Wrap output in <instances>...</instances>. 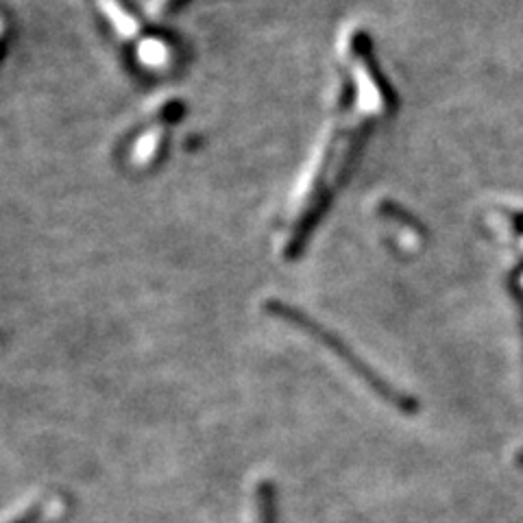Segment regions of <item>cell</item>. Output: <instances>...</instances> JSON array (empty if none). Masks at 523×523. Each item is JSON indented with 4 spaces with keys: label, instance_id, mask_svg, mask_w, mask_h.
I'll return each instance as SVG.
<instances>
[{
    "label": "cell",
    "instance_id": "obj_1",
    "mask_svg": "<svg viewBox=\"0 0 523 523\" xmlns=\"http://www.w3.org/2000/svg\"><path fill=\"white\" fill-rule=\"evenodd\" d=\"M273 310H275L277 314L286 316V319H290V321H293L295 325L299 323V325L303 327V330H308L310 334H314L316 338H319L321 343H323V345H327V347H330V349L334 351V354H336L340 360H345V362L349 364V367L354 369V371H356V373L362 377V380H367V384L373 388V391H375L377 395H382V397L388 401V404H393L395 408L404 410V412L415 410V404H412V399H408L404 393L395 391V388H393L391 384H388L386 380H382L380 375H375V373H373V371L367 367V364H364L362 360H358L354 354H351V351H349V349H347L343 343H338V340H336V338H334L330 332L321 330L319 325L312 323V321H308V319H303V316H301L299 312L288 310L286 306H275Z\"/></svg>",
    "mask_w": 523,
    "mask_h": 523
},
{
    "label": "cell",
    "instance_id": "obj_2",
    "mask_svg": "<svg viewBox=\"0 0 523 523\" xmlns=\"http://www.w3.org/2000/svg\"><path fill=\"white\" fill-rule=\"evenodd\" d=\"M255 504H258V523H277L275 486L269 480H262L255 489Z\"/></svg>",
    "mask_w": 523,
    "mask_h": 523
},
{
    "label": "cell",
    "instance_id": "obj_3",
    "mask_svg": "<svg viewBox=\"0 0 523 523\" xmlns=\"http://www.w3.org/2000/svg\"><path fill=\"white\" fill-rule=\"evenodd\" d=\"M40 513H42V506H40V504H33V506L27 510V513H22L20 517L11 519L9 523H33L35 519L40 517Z\"/></svg>",
    "mask_w": 523,
    "mask_h": 523
}]
</instances>
